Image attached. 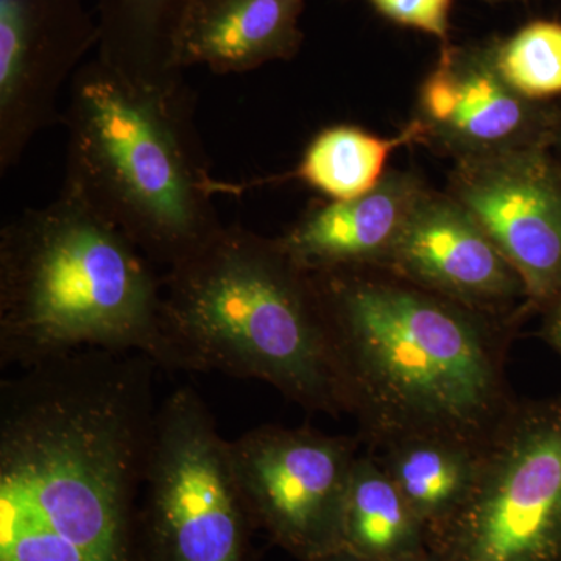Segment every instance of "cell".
<instances>
[{
  "instance_id": "6da1fadb",
  "label": "cell",
  "mask_w": 561,
  "mask_h": 561,
  "mask_svg": "<svg viewBox=\"0 0 561 561\" xmlns=\"http://www.w3.org/2000/svg\"><path fill=\"white\" fill-rule=\"evenodd\" d=\"M309 273L365 451L420 437L485 448L518 401L507 359L519 323L382 268Z\"/></svg>"
},
{
  "instance_id": "7a4b0ae2",
  "label": "cell",
  "mask_w": 561,
  "mask_h": 561,
  "mask_svg": "<svg viewBox=\"0 0 561 561\" xmlns=\"http://www.w3.org/2000/svg\"><path fill=\"white\" fill-rule=\"evenodd\" d=\"M162 283L172 370L254 379L305 411L348 415L316 283L278 239L224 227Z\"/></svg>"
},
{
  "instance_id": "3957f363",
  "label": "cell",
  "mask_w": 561,
  "mask_h": 561,
  "mask_svg": "<svg viewBox=\"0 0 561 561\" xmlns=\"http://www.w3.org/2000/svg\"><path fill=\"white\" fill-rule=\"evenodd\" d=\"M184 83H133L105 62H84L69 81L61 192L117 228L149 260L169 268L225 227L217 183L195 128Z\"/></svg>"
},
{
  "instance_id": "277c9868",
  "label": "cell",
  "mask_w": 561,
  "mask_h": 561,
  "mask_svg": "<svg viewBox=\"0 0 561 561\" xmlns=\"http://www.w3.org/2000/svg\"><path fill=\"white\" fill-rule=\"evenodd\" d=\"M162 287L127 236L60 192L0 231V365L25 370L106 350L172 370Z\"/></svg>"
},
{
  "instance_id": "5b68a950",
  "label": "cell",
  "mask_w": 561,
  "mask_h": 561,
  "mask_svg": "<svg viewBox=\"0 0 561 561\" xmlns=\"http://www.w3.org/2000/svg\"><path fill=\"white\" fill-rule=\"evenodd\" d=\"M438 561H561V394L516 401L470 497L430 534Z\"/></svg>"
},
{
  "instance_id": "8992f818",
  "label": "cell",
  "mask_w": 561,
  "mask_h": 561,
  "mask_svg": "<svg viewBox=\"0 0 561 561\" xmlns=\"http://www.w3.org/2000/svg\"><path fill=\"white\" fill-rule=\"evenodd\" d=\"M140 515L151 561H253L230 442L194 387L158 405Z\"/></svg>"
},
{
  "instance_id": "52a82bcc",
  "label": "cell",
  "mask_w": 561,
  "mask_h": 561,
  "mask_svg": "<svg viewBox=\"0 0 561 561\" xmlns=\"http://www.w3.org/2000/svg\"><path fill=\"white\" fill-rule=\"evenodd\" d=\"M357 435L264 424L230 442L236 481L254 529L300 561L341 551L343 504Z\"/></svg>"
},
{
  "instance_id": "ba28073f",
  "label": "cell",
  "mask_w": 561,
  "mask_h": 561,
  "mask_svg": "<svg viewBox=\"0 0 561 561\" xmlns=\"http://www.w3.org/2000/svg\"><path fill=\"white\" fill-rule=\"evenodd\" d=\"M448 194L522 276L529 312L561 297V165L549 149L456 161Z\"/></svg>"
},
{
  "instance_id": "9c48e42d",
  "label": "cell",
  "mask_w": 561,
  "mask_h": 561,
  "mask_svg": "<svg viewBox=\"0 0 561 561\" xmlns=\"http://www.w3.org/2000/svg\"><path fill=\"white\" fill-rule=\"evenodd\" d=\"M561 113L518 94L494 65L490 41L443 44L416 98L424 144L456 161L476 160L557 142Z\"/></svg>"
},
{
  "instance_id": "30bf717a",
  "label": "cell",
  "mask_w": 561,
  "mask_h": 561,
  "mask_svg": "<svg viewBox=\"0 0 561 561\" xmlns=\"http://www.w3.org/2000/svg\"><path fill=\"white\" fill-rule=\"evenodd\" d=\"M84 0H0V172L58 121L62 87L99 47Z\"/></svg>"
},
{
  "instance_id": "8fae6325",
  "label": "cell",
  "mask_w": 561,
  "mask_h": 561,
  "mask_svg": "<svg viewBox=\"0 0 561 561\" xmlns=\"http://www.w3.org/2000/svg\"><path fill=\"white\" fill-rule=\"evenodd\" d=\"M382 271L494 319L530 313L522 276L451 194L426 191Z\"/></svg>"
},
{
  "instance_id": "7c38bea8",
  "label": "cell",
  "mask_w": 561,
  "mask_h": 561,
  "mask_svg": "<svg viewBox=\"0 0 561 561\" xmlns=\"http://www.w3.org/2000/svg\"><path fill=\"white\" fill-rule=\"evenodd\" d=\"M427 190L416 173L389 171L360 197L316 203L276 239L308 272L386 268Z\"/></svg>"
},
{
  "instance_id": "4fadbf2b",
  "label": "cell",
  "mask_w": 561,
  "mask_h": 561,
  "mask_svg": "<svg viewBox=\"0 0 561 561\" xmlns=\"http://www.w3.org/2000/svg\"><path fill=\"white\" fill-rule=\"evenodd\" d=\"M305 7L306 0H191L175 36V66L227 76L289 61L305 41Z\"/></svg>"
},
{
  "instance_id": "5bb4252c",
  "label": "cell",
  "mask_w": 561,
  "mask_h": 561,
  "mask_svg": "<svg viewBox=\"0 0 561 561\" xmlns=\"http://www.w3.org/2000/svg\"><path fill=\"white\" fill-rule=\"evenodd\" d=\"M341 551L368 560L413 559L431 553L426 526L376 454L360 453L351 472L343 504Z\"/></svg>"
},
{
  "instance_id": "9a60e30c",
  "label": "cell",
  "mask_w": 561,
  "mask_h": 561,
  "mask_svg": "<svg viewBox=\"0 0 561 561\" xmlns=\"http://www.w3.org/2000/svg\"><path fill=\"white\" fill-rule=\"evenodd\" d=\"M191 0H98L99 60L133 83H184L175 36Z\"/></svg>"
},
{
  "instance_id": "2e32d148",
  "label": "cell",
  "mask_w": 561,
  "mask_h": 561,
  "mask_svg": "<svg viewBox=\"0 0 561 561\" xmlns=\"http://www.w3.org/2000/svg\"><path fill=\"white\" fill-rule=\"evenodd\" d=\"M483 449L449 438L420 437L394 443L376 456L430 537L470 497Z\"/></svg>"
},
{
  "instance_id": "e0dca14e",
  "label": "cell",
  "mask_w": 561,
  "mask_h": 561,
  "mask_svg": "<svg viewBox=\"0 0 561 561\" xmlns=\"http://www.w3.org/2000/svg\"><path fill=\"white\" fill-rule=\"evenodd\" d=\"M411 144H424L423 127L415 119L393 138L357 125H331L313 136L295 171L272 181L298 180L328 201H351L375 190L386 176L390 154Z\"/></svg>"
},
{
  "instance_id": "ac0fdd59",
  "label": "cell",
  "mask_w": 561,
  "mask_h": 561,
  "mask_svg": "<svg viewBox=\"0 0 561 561\" xmlns=\"http://www.w3.org/2000/svg\"><path fill=\"white\" fill-rule=\"evenodd\" d=\"M502 79L534 102L561 95V22L538 20L490 41Z\"/></svg>"
},
{
  "instance_id": "d6986e66",
  "label": "cell",
  "mask_w": 561,
  "mask_h": 561,
  "mask_svg": "<svg viewBox=\"0 0 561 561\" xmlns=\"http://www.w3.org/2000/svg\"><path fill=\"white\" fill-rule=\"evenodd\" d=\"M387 21L448 43L454 0H367Z\"/></svg>"
},
{
  "instance_id": "ffe728a7",
  "label": "cell",
  "mask_w": 561,
  "mask_h": 561,
  "mask_svg": "<svg viewBox=\"0 0 561 561\" xmlns=\"http://www.w3.org/2000/svg\"><path fill=\"white\" fill-rule=\"evenodd\" d=\"M541 335L561 356V297L542 309Z\"/></svg>"
},
{
  "instance_id": "44dd1931",
  "label": "cell",
  "mask_w": 561,
  "mask_h": 561,
  "mask_svg": "<svg viewBox=\"0 0 561 561\" xmlns=\"http://www.w3.org/2000/svg\"><path fill=\"white\" fill-rule=\"evenodd\" d=\"M317 561H438L435 559L432 553H426V556L413 557V559H402V560H368L360 559V557L351 556L348 552L337 551L334 553H330V556L323 557V559Z\"/></svg>"
},
{
  "instance_id": "7402d4cb",
  "label": "cell",
  "mask_w": 561,
  "mask_h": 561,
  "mask_svg": "<svg viewBox=\"0 0 561 561\" xmlns=\"http://www.w3.org/2000/svg\"><path fill=\"white\" fill-rule=\"evenodd\" d=\"M482 2H486V3H501V2H511V0H482Z\"/></svg>"
},
{
  "instance_id": "603a6c76",
  "label": "cell",
  "mask_w": 561,
  "mask_h": 561,
  "mask_svg": "<svg viewBox=\"0 0 561 561\" xmlns=\"http://www.w3.org/2000/svg\"><path fill=\"white\" fill-rule=\"evenodd\" d=\"M557 140H559V142H561V117H560L559 135H557Z\"/></svg>"
}]
</instances>
